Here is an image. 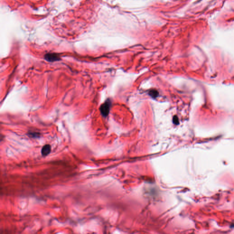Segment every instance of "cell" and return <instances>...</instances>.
<instances>
[{"instance_id": "obj_6", "label": "cell", "mask_w": 234, "mask_h": 234, "mask_svg": "<svg viewBox=\"0 0 234 234\" xmlns=\"http://www.w3.org/2000/svg\"><path fill=\"white\" fill-rule=\"evenodd\" d=\"M173 122L175 125H178V124H179L178 118L177 116H174L173 118Z\"/></svg>"}, {"instance_id": "obj_1", "label": "cell", "mask_w": 234, "mask_h": 234, "mask_svg": "<svg viewBox=\"0 0 234 234\" xmlns=\"http://www.w3.org/2000/svg\"><path fill=\"white\" fill-rule=\"evenodd\" d=\"M111 106V102L110 100H107L100 107V110L102 115L104 117H106L109 115Z\"/></svg>"}, {"instance_id": "obj_2", "label": "cell", "mask_w": 234, "mask_h": 234, "mask_svg": "<svg viewBox=\"0 0 234 234\" xmlns=\"http://www.w3.org/2000/svg\"><path fill=\"white\" fill-rule=\"evenodd\" d=\"M45 58L49 62H54L60 60V57L58 54L54 53L47 54L45 55Z\"/></svg>"}, {"instance_id": "obj_5", "label": "cell", "mask_w": 234, "mask_h": 234, "mask_svg": "<svg viewBox=\"0 0 234 234\" xmlns=\"http://www.w3.org/2000/svg\"><path fill=\"white\" fill-rule=\"evenodd\" d=\"M149 95L151 97V98H156V97L158 96L159 95V92H158L156 90H151L149 92Z\"/></svg>"}, {"instance_id": "obj_3", "label": "cell", "mask_w": 234, "mask_h": 234, "mask_svg": "<svg viewBox=\"0 0 234 234\" xmlns=\"http://www.w3.org/2000/svg\"><path fill=\"white\" fill-rule=\"evenodd\" d=\"M51 151V147L50 145H45L41 149L42 155L43 156H46L50 154Z\"/></svg>"}, {"instance_id": "obj_4", "label": "cell", "mask_w": 234, "mask_h": 234, "mask_svg": "<svg viewBox=\"0 0 234 234\" xmlns=\"http://www.w3.org/2000/svg\"><path fill=\"white\" fill-rule=\"evenodd\" d=\"M28 136L32 138H38L40 137V134L36 132H29Z\"/></svg>"}]
</instances>
